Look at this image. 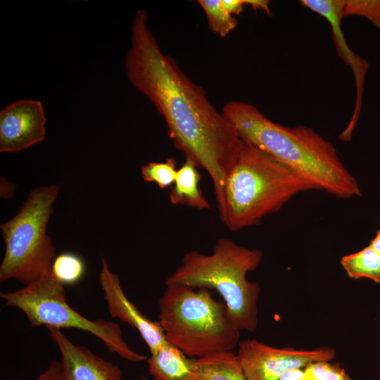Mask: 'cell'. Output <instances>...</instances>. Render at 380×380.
Instances as JSON below:
<instances>
[{"label": "cell", "instance_id": "cell-19", "mask_svg": "<svg viewBox=\"0 0 380 380\" xmlns=\"http://www.w3.org/2000/svg\"><path fill=\"white\" fill-rule=\"evenodd\" d=\"M174 158H169L164 162H150L143 165L141 174L143 179L148 182H155L161 189L174 184L177 169Z\"/></svg>", "mask_w": 380, "mask_h": 380}, {"label": "cell", "instance_id": "cell-14", "mask_svg": "<svg viewBox=\"0 0 380 380\" xmlns=\"http://www.w3.org/2000/svg\"><path fill=\"white\" fill-rule=\"evenodd\" d=\"M190 368L196 380H248L232 351L191 358Z\"/></svg>", "mask_w": 380, "mask_h": 380}, {"label": "cell", "instance_id": "cell-3", "mask_svg": "<svg viewBox=\"0 0 380 380\" xmlns=\"http://www.w3.org/2000/svg\"><path fill=\"white\" fill-rule=\"evenodd\" d=\"M263 253L230 239H217L211 254L187 252L165 286L181 285L215 290L223 299L237 327L253 332L258 326L260 284L247 279L260 264Z\"/></svg>", "mask_w": 380, "mask_h": 380}, {"label": "cell", "instance_id": "cell-7", "mask_svg": "<svg viewBox=\"0 0 380 380\" xmlns=\"http://www.w3.org/2000/svg\"><path fill=\"white\" fill-rule=\"evenodd\" d=\"M0 298L6 306L22 311L31 327L80 329L100 339L110 352L125 360L139 362L146 360V356L127 345L118 324L103 319H89L71 308L66 300L65 286L51 270L19 290L1 292Z\"/></svg>", "mask_w": 380, "mask_h": 380}, {"label": "cell", "instance_id": "cell-17", "mask_svg": "<svg viewBox=\"0 0 380 380\" xmlns=\"http://www.w3.org/2000/svg\"><path fill=\"white\" fill-rule=\"evenodd\" d=\"M51 270L55 278L64 286L73 285L83 277L85 264L77 254L65 252L54 258Z\"/></svg>", "mask_w": 380, "mask_h": 380}, {"label": "cell", "instance_id": "cell-12", "mask_svg": "<svg viewBox=\"0 0 380 380\" xmlns=\"http://www.w3.org/2000/svg\"><path fill=\"white\" fill-rule=\"evenodd\" d=\"M300 2L304 6L327 20L332 30L336 49L342 59L351 68L354 73L357 92L355 106L351 120L345 129L346 134H352L360 113L364 82L369 63L367 60L353 53L345 40L341 29L344 0H303Z\"/></svg>", "mask_w": 380, "mask_h": 380}, {"label": "cell", "instance_id": "cell-13", "mask_svg": "<svg viewBox=\"0 0 380 380\" xmlns=\"http://www.w3.org/2000/svg\"><path fill=\"white\" fill-rule=\"evenodd\" d=\"M198 167L191 158L185 157L184 162L177 169L173 186L170 191L169 197L172 204L184 205L198 210L211 208L199 188L201 175Z\"/></svg>", "mask_w": 380, "mask_h": 380}, {"label": "cell", "instance_id": "cell-22", "mask_svg": "<svg viewBox=\"0 0 380 380\" xmlns=\"http://www.w3.org/2000/svg\"><path fill=\"white\" fill-rule=\"evenodd\" d=\"M32 380H64L61 362L53 360L39 376Z\"/></svg>", "mask_w": 380, "mask_h": 380}, {"label": "cell", "instance_id": "cell-9", "mask_svg": "<svg viewBox=\"0 0 380 380\" xmlns=\"http://www.w3.org/2000/svg\"><path fill=\"white\" fill-rule=\"evenodd\" d=\"M46 118L43 104L20 99L0 111V151L15 153L44 141Z\"/></svg>", "mask_w": 380, "mask_h": 380}, {"label": "cell", "instance_id": "cell-1", "mask_svg": "<svg viewBox=\"0 0 380 380\" xmlns=\"http://www.w3.org/2000/svg\"><path fill=\"white\" fill-rule=\"evenodd\" d=\"M125 67L129 82L163 118L175 147L208 173L222 215L227 176L244 142L203 89L163 52L144 9L137 10L132 18Z\"/></svg>", "mask_w": 380, "mask_h": 380}, {"label": "cell", "instance_id": "cell-6", "mask_svg": "<svg viewBox=\"0 0 380 380\" xmlns=\"http://www.w3.org/2000/svg\"><path fill=\"white\" fill-rule=\"evenodd\" d=\"M61 184L37 186L13 218L1 224L6 246L0 281L15 279L27 286L51 269L55 247L46 232Z\"/></svg>", "mask_w": 380, "mask_h": 380}, {"label": "cell", "instance_id": "cell-2", "mask_svg": "<svg viewBox=\"0 0 380 380\" xmlns=\"http://www.w3.org/2000/svg\"><path fill=\"white\" fill-rule=\"evenodd\" d=\"M221 112L243 142L293 171L316 189L341 198L361 196L356 179L335 147L311 128L277 124L253 105L242 101H229Z\"/></svg>", "mask_w": 380, "mask_h": 380}, {"label": "cell", "instance_id": "cell-10", "mask_svg": "<svg viewBox=\"0 0 380 380\" xmlns=\"http://www.w3.org/2000/svg\"><path fill=\"white\" fill-rule=\"evenodd\" d=\"M99 283L110 316L137 329L151 353L161 349L168 343L158 322L147 318L127 298L121 286L119 276L110 270L104 258H101Z\"/></svg>", "mask_w": 380, "mask_h": 380}, {"label": "cell", "instance_id": "cell-24", "mask_svg": "<svg viewBox=\"0 0 380 380\" xmlns=\"http://www.w3.org/2000/svg\"><path fill=\"white\" fill-rule=\"evenodd\" d=\"M279 380H308L303 368H296L285 372Z\"/></svg>", "mask_w": 380, "mask_h": 380}, {"label": "cell", "instance_id": "cell-25", "mask_svg": "<svg viewBox=\"0 0 380 380\" xmlns=\"http://www.w3.org/2000/svg\"><path fill=\"white\" fill-rule=\"evenodd\" d=\"M246 5L251 6L253 9L263 10L270 14L269 1L265 0H246Z\"/></svg>", "mask_w": 380, "mask_h": 380}, {"label": "cell", "instance_id": "cell-23", "mask_svg": "<svg viewBox=\"0 0 380 380\" xmlns=\"http://www.w3.org/2000/svg\"><path fill=\"white\" fill-rule=\"evenodd\" d=\"M222 4L230 15H239L246 5V0H222Z\"/></svg>", "mask_w": 380, "mask_h": 380}, {"label": "cell", "instance_id": "cell-11", "mask_svg": "<svg viewBox=\"0 0 380 380\" xmlns=\"http://www.w3.org/2000/svg\"><path fill=\"white\" fill-rule=\"evenodd\" d=\"M61 355L64 380H121L120 367L70 341L61 329L46 327Z\"/></svg>", "mask_w": 380, "mask_h": 380}, {"label": "cell", "instance_id": "cell-18", "mask_svg": "<svg viewBox=\"0 0 380 380\" xmlns=\"http://www.w3.org/2000/svg\"><path fill=\"white\" fill-rule=\"evenodd\" d=\"M197 2L204 11L213 32L225 37L236 28L237 21L226 11L222 0H198Z\"/></svg>", "mask_w": 380, "mask_h": 380}, {"label": "cell", "instance_id": "cell-8", "mask_svg": "<svg viewBox=\"0 0 380 380\" xmlns=\"http://www.w3.org/2000/svg\"><path fill=\"white\" fill-rule=\"evenodd\" d=\"M248 380H279L287 371L310 363L331 361L336 357L331 348L294 349L276 348L255 339L241 341L236 354Z\"/></svg>", "mask_w": 380, "mask_h": 380}, {"label": "cell", "instance_id": "cell-20", "mask_svg": "<svg viewBox=\"0 0 380 380\" xmlns=\"http://www.w3.org/2000/svg\"><path fill=\"white\" fill-rule=\"evenodd\" d=\"M350 15L365 18L380 27V0H344L342 17Z\"/></svg>", "mask_w": 380, "mask_h": 380}, {"label": "cell", "instance_id": "cell-21", "mask_svg": "<svg viewBox=\"0 0 380 380\" xmlns=\"http://www.w3.org/2000/svg\"><path fill=\"white\" fill-rule=\"evenodd\" d=\"M308 380H353L338 363L319 361L304 367Z\"/></svg>", "mask_w": 380, "mask_h": 380}, {"label": "cell", "instance_id": "cell-4", "mask_svg": "<svg viewBox=\"0 0 380 380\" xmlns=\"http://www.w3.org/2000/svg\"><path fill=\"white\" fill-rule=\"evenodd\" d=\"M315 189L293 171L244 142L227 176L220 218L234 232L258 225L297 194Z\"/></svg>", "mask_w": 380, "mask_h": 380}, {"label": "cell", "instance_id": "cell-16", "mask_svg": "<svg viewBox=\"0 0 380 380\" xmlns=\"http://www.w3.org/2000/svg\"><path fill=\"white\" fill-rule=\"evenodd\" d=\"M341 264L349 277L367 278L380 284V253L371 246L343 256Z\"/></svg>", "mask_w": 380, "mask_h": 380}, {"label": "cell", "instance_id": "cell-5", "mask_svg": "<svg viewBox=\"0 0 380 380\" xmlns=\"http://www.w3.org/2000/svg\"><path fill=\"white\" fill-rule=\"evenodd\" d=\"M158 305V322L166 340L186 356L232 351L240 342L241 330L226 304L206 289L165 286Z\"/></svg>", "mask_w": 380, "mask_h": 380}, {"label": "cell", "instance_id": "cell-26", "mask_svg": "<svg viewBox=\"0 0 380 380\" xmlns=\"http://www.w3.org/2000/svg\"><path fill=\"white\" fill-rule=\"evenodd\" d=\"M369 245L380 253V230L377 231L376 236Z\"/></svg>", "mask_w": 380, "mask_h": 380}, {"label": "cell", "instance_id": "cell-15", "mask_svg": "<svg viewBox=\"0 0 380 380\" xmlns=\"http://www.w3.org/2000/svg\"><path fill=\"white\" fill-rule=\"evenodd\" d=\"M147 363L154 380H196L191 372V358L170 343L151 353Z\"/></svg>", "mask_w": 380, "mask_h": 380}, {"label": "cell", "instance_id": "cell-27", "mask_svg": "<svg viewBox=\"0 0 380 380\" xmlns=\"http://www.w3.org/2000/svg\"><path fill=\"white\" fill-rule=\"evenodd\" d=\"M140 380H148V379H146V377H144V376H142V377L141 378V379H140Z\"/></svg>", "mask_w": 380, "mask_h": 380}]
</instances>
